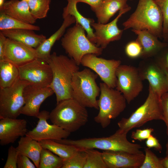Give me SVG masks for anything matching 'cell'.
Wrapping results in <instances>:
<instances>
[{
    "mask_svg": "<svg viewBox=\"0 0 168 168\" xmlns=\"http://www.w3.org/2000/svg\"><path fill=\"white\" fill-rule=\"evenodd\" d=\"M122 25L124 30H146L159 38L163 37V15L154 0H139L136 9Z\"/></svg>",
    "mask_w": 168,
    "mask_h": 168,
    "instance_id": "6da1fadb",
    "label": "cell"
},
{
    "mask_svg": "<svg viewBox=\"0 0 168 168\" xmlns=\"http://www.w3.org/2000/svg\"><path fill=\"white\" fill-rule=\"evenodd\" d=\"M47 62L51 69L53 79L50 87L55 94L56 104L62 100L72 98L71 82L73 74L79 68L72 58L54 52Z\"/></svg>",
    "mask_w": 168,
    "mask_h": 168,
    "instance_id": "7a4b0ae2",
    "label": "cell"
},
{
    "mask_svg": "<svg viewBox=\"0 0 168 168\" xmlns=\"http://www.w3.org/2000/svg\"><path fill=\"white\" fill-rule=\"evenodd\" d=\"M127 134V133L121 132L118 129L114 134L107 137L89 138L76 140L64 138L54 141L84 150L96 149L135 154L143 153L140 150L142 148L140 145L128 141Z\"/></svg>",
    "mask_w": 168,
    "mask_h": 168,
    "instance_id": "3957f363",
    "label": "cell"
},
{
    "mask_svg": "<svg viewBox=\"0 0 168 168\" xmlns=\"http://www.w3.org/2000/svg\"><path fill=\"white\" fill-rule=\"evenodd\" d=\"M86 107L73 98L61 101L50 113L51 123L71 133L83 126L88 121Z\"/></svg>",
    "mask_w": 168,
    "mask_h": 168,
    "instance_id": "277c9868",
    "label": "cell"
},
{
    "mask_svg": "<svg viewBox=\"0 0 168 168\" xmlns=\"http://www.w3.org/2000/svg\"><path fill=\"white\" fill-rule=\"evenodd\" d=\"M154 120L164 121L161 99L149 86L148 94L144 102L128 118H123L118 122V129L128 133L132 129Z\"/></svg>",
    "mask_w": 168,
    "mask_h": 168,
    "instance_id": "5b68a950",
    "label": "cell"
},
{
    "mask_svg": "<svg viewBox=\"0 0 168 168\" xmlns=\"http://www.w3.org/2000/svg\"><path fill=\"white\" fill-rule=\"evenodd\" d=\"M61 41L66 53L78 65L81 64V59L85 55L92 54L98 56L102 54L103 49L88 39L85 29L77 22L67 30Z\"/></svg>",
    "mask_w": 168,
    "mask_h": 168,
    "instance_id": "8992f818",
    "label": "cell"
},
{
    "mask_svg": "<svg viewBox=\"0 0 168 168\" xmlns=\"http://www.w3.org/2000/svg\"><path fill=\"white\" fill-rule=\"evenodd\" d=\"M98 76L89 68L79 71L73 75L71 87L73 99L86 108L98 110L97 98L100 88L96 82Z\"/></svg>",
    "mask_w": 168,
    "mask_h": 168,
    "instance_id": "52a82bcc",
    "label": "cell"
},
{
    "mask_svg": "<svg viewBox=\"0 0 168 168\" xmlns=\"http://www.w3.org/2000/svg\"><path fill=\"white\" fill-rule=\"evenodd\" d=\"M99 85V112L94 120L105 128L110 124L111 120L116 118L124 110L127 101L122 94L116 89L104 82L100 83Z\"/></svg>",
    "mask_w": 168,
    "mask_h": 168,
    "instance_id": "ba28073f",
    "label": "cell"
},
{
    "mask_svg": "<svg viewBox=\"0 0 168 168\" xmlns=\"http://www.w3.org/2000/svg\"><path fill=\"white\" fill-rule=\"evenodd\" d=\"M30 84L19 78L11 86L0 88V119H16L25 104L24 88Z\"/></svg>",
    "mask_w": 168,
    "mask_h": 168,
    "instance_id": "9c48e42d",
    "label": "cell"
},
{
    "mask_svg": "<svg viewBox=\"0 0 168 168\" xmlns=\"http://www.w3.org/2000/svg\"><path fill=\"white\" fill-rule=\"evenodd\" d=\"M117 77L116 89L123 95L129 104L137 97L143 88L142 80L138 68L120 64L116 72Z\"/></svg>",
    "mask_w": 168,
    "mask_h": 168,
    "instance_id": "30bf717a",
    "label": "cell"
},
{
    "mask_svg": "<svg viewBox=\"0 0 168 168\" xmlns=\"http://www.w3.org/2000/svg\"><path fill=\"white\" fill-rule=\"evenodd\" d=\"M121 63L120 60L107 59L98 57L92 54L85 55L81 61V64L93 70L103 82L114 88L116 87L117 81L116 72Z\"/></svg>",
    "mask_w": 168,
    "mask_h": 168,
    "instance_id": "8fae6325",
    "label": "cell"
},
{
    "mask_svg": "<svg viewBox=\"0 0 168 168\" xmlns=\"http://www.w3.org/2000/svg\"><path fill=\"white\" fill-rule=\"evenodd\" d=\"M18 68L20 79L32 85L50 86L53 79V73L47 62L37 58Z\"/></svg>",
    "mask_w": 168,
    "mask_h": 168,
    "instance_id": "7c38bea8",
    "label": "cell"
},
{
    "mask_svg": "<svg viewBox=\"0 0 168 168\" xmlns=\"http://www.w3.org/2000/svg\"><path fill=\"white\" fill-rule=\"evenodd\" d=\"M50 113L45 110L40 112L36 117L39 120L36 126L28 131L26 135L38 141L46 140H59L67 138L71 133L54 124H49Z\"/></svg>",
    "mask_w": 168,
    "mask_h": 168,
    "instance_id": "4fadbf2b",
    "label": "cell"
},
{
    "mask_svg": "<svg viewBox=\"0 0 168 168\" xmlns=\"http://www.w3.org/2000/svg\"><path fill=\"white\" fill-rule=\"evenodd\" d=\"M131 9L130 7L120 11L117 16L109 23L102 24L94 22L91 24L95 31L94 33L96 38L95 45L97 47L104 49L111 42L121 39L124 30L119 28L117 25L118 21L123 15Z\"/></svg>",
    "mask_w": 168,
    "mask_h": 168,
    "instance_id": "5bb4252c",
    "label": "cell"
},
{
    "mask_svg": "<svg viewBox=\"0 0 168 168\" xmlns=\"http://www.w3.org/2000/svg\"><path fill=\"white\" fill-rule=\"evenodd\" d=\"M54 93L50 86L42 87L31 84L26 86L23 92L25 104L21 114L36 117L42 103Z\"/></svg>",
    "mask_w": 168,
    "mask_h": 168,
    "instance_id": "9a60e30c",
    "label": "cell"
},
{
    "mask_svg": "<svg viewBox=\"0 0 168 168\" xmlns=\"http://www.w3.org/2000/svg\"><path fill=\"white\" fill-rule=\"evenodd\" d=\"M138 68L142 80L148 81L149 86L161 99L168 91L166 74L155 61L142 63Z\"/></svg>",
    "mask_w": 168,
    "mask_h": 168,
    "instance_id": "2e32d148",
    "label": "cell"
},
{
    "mask_svg": "<svg viewBox=\"0 0 168 168\" xmlns=\"http://www.w3.org/2000/svg\"><path fill=\"white\" fill-rule=\"evenodd\" d=\"M37 58L38 57L35 48L7 38L4 50L3 59L10 61L19 67Z\"/></svg>",
    "mask_w": 168,
    "mask_h": 168,
    "instance_id": "e0dca14e",
    "label": "cell"
},
{
    "mask_svg": "<svg viewBox=\"0 0 168 168\" xmlns=\"http://www.w3.org/2000/svg\"><path fill=\"white\" fill-rule=\"evenodd\" d=\"M107 168H140L145 154H132L122 151H104L102 152Z\"/></svg>",
    "mask_w": 168,
    "mask_h": 168,
    "instance_id": "ac0fdd59",
    "label": "cell"
},
{
    "mask_svg": "<svg viewBox=\"0 0 168 168\" xmlns=\"http://www.w3.org/2000/svg\"><path fill=\"white\" fill-rule=\"evenodd\" d=\"M0 144L2 146L14 143L28 131L27 122L24 119H0Z\"/></svg>",
    "mask_w": 168,
    "mask_h": 168,
    "instance_id": "d6986e66",
    "label": "cell"
},
{
    "mask_svg": "<svg viewBox=\"0 0 168 168\" xmlns=\"http://www.w3.org/2000/svg\"><path fill=\"white\" fill-rule=\"evenodd\" d=\"M131 30L137 35L136 40L142 47L141 58L146 59L155 57L168 46V43L161 41L158 37L147 30Z\"/></svg>",
    "mask_w": 168,
    "mask_h": 168,
    "instance_id": "ffe728a7",
    "label": "cell"
},
{
    "mask_svg": "<svg viewBox=\"0 0 168 168\" xmlns=\"http://www.w3.org/2000/svg\"><path fill=\"white\" fill-rule=\"evenodd\" d=\"M0 12L23 22L33 24L36 21L31 14L28 2L10 0L0 7Z\"/></svg>",
    "mask_w": 168,
    "mask_h": 168,
    "instance_id": "44dd1931",
    "label": "cell"
},
{
    "mask_svg": "<svg viewBox=\"0 0 168 168\" xmlns=\"http://www.w3.org/2000/svg\"><path fill=\"white\" fill-rule=\"evenodd\" d=\"M63 17V21L60 28L35 48L38 58L47 62L51 55V49L55 42L63 35L69 26L76 22L74 17L70 15H67Z\"/></svg>",
    "mask_w": 168,
    "mask_h": 168,
    "instance_id": "7402d4cb",
    "label": "cell"
},
{
    "mask_svg": "<svg viewBox=\"0 0 168 168\" xmlns=\"http://www.w3.org/2000/svg\"><path fill=\"white\" fill-rule=\"evenodd\" d=\"M34 30L25 29L6 30L0 31L7 38L36 48L46 39L45 36L38 35Z\"/></svg>",
    "mask_w": 168,
    "mask_h": 168,
    "instance_id": "603a6c76",
    "label": "cell"
},
{
    "mask_svg": "<svg viewBox=\"0 0 168 168\" xmlns=\"http://www.w3.org/2000/svg\"><path fill=\"white\" fill-rule=\"evenodd\" d=\"M127 2V0H103L92 11L95 13L98 22L108 23L117 12L130 7Z\"/></svg>",
    "mask_w": 168,
    "mask_h": 168,
    "instance_id": "cb8c5ba5",
    "label": "cell"
},
{
    "mask_svg": "<svg viewBox=\"0 0 168 168\" xmlns=\"http://www.w3.org/2000/svg\"><path fill=\"white\" fill-rule=\"evenodd\" d=\"M42 148L39 141L27 135L21 137L16 147L19 154L29 158L37 168H39Z\"/></svg>",
    "mask_w": 168,
    "mask_h": 168,
    "instance_id": "d4e9b609",
    "label": "cell"
},
{
    "mask_svg": "<svg viewBox=\"0 0 168 168\" xmlns=\"http://www.w3.org/2000/svg\"><path fill=\"white\" fill-rule=\"evenodd\" d=\"M68 4L63 9L62 16L68 15L73 16L76 22L80 24L86 32V36L88 39L95 44L96 38L91 28V24L94 22V20L91 18H87L82 15L77 8V3L74 0H67Z\"/></svg>",
    "mask_w": 168,
    "mask_h": 168,
    "instance_id": "484cf974",
    "label": "cell"
},
{
    "mask_svg": "<svg viewBox=\"0 0 168 168\" xmlns=\"http://www.w3.org/2000/svg\"><path fill=\"white\" fill-rule=\"evenodd\" d=\"M19 78L18 67L7 60H0V88L11 86Z\"/></svg>",
    "mask_w": 168,
    "mask_h": 168,
    "instance_id": "4316f807",
    "label": "cell"
},
{
    "mask_svg": "<svg viewBox=\"0 0 168 168\" xmlns=\"http://www.w3.org/2000/svg\"><path fill=\"white\" fill-rule=\"evenodd\" d=\"M39 142L43 148L49 150L63 161L70 158L79 149L72 145L60 143L52 140L46 139Z\"/></svg>",
    "mask_w": 168,
    "mask_h": 168,
    "instance_id": "83f0119b",
    "label": "cell"
},
{
    "mask_svg": "<svg viewBox=\"0 0 168 168\" xmlns=\"http://www.w3.org/2000/svg\"><path fill=\"white\" fill-rule=\"evenodd\" d=\"M16 29H25L39 31L40 28L39 26L22 22L0 12V31Z\"/></svg>",
    "mask_w": 168,
    "mask_h": 168,
    "instance_id": "f1b7e54d",
    "label": "cell"
},
{
    "mask_svg": "<svg viewBox=\"0 0 168 168\" xmlns=\"http://www.w3.org/2000/svg\"><path fill=\"white\" fill-rule=\"evenodd\" d=\"M55 154L49 150L42 148L39 168H62L63 160Z\"/></svg>",
    "mask_w": 168,
    "mask_h": 168,
    "instance_id": "f546056e",
    "label": "cell"
},
{
    "mask_svg": "<svg viewBox=\"0 0 168 168\" xmlns=\"http://www.w3.org/2000/svg\"><path fill=\"white\" fill-rule=\"evenodd\" d=\"M51 0H29L27 2L30 12L37 20L45 18L49 9Z\"/></svg>",
    "mask_w": 168,
    "mask_h": 168,
    "instance_id": "4dcf8cb0",
    "label": "cell"
},
{
    "mask_svg": "<svg viewBox=\"0 0 168 168\" xmlns=\"http://www.w3.org/2000/svg\"><path fill=\"white\" fill-rule=\"evenodd\" d=\"M87 157L84 168H107L102 152L94 149L85 150Z\"/></svg>",
    "mask_w": 168,
    "mask_h": 168,
    "instance_id": "1f68e13d",
    "label": "cell"
},
{
    "mask_svg": "<svg viewBox=\"0 0 168 168\" xmlns=\"http://www.w3.org/2000/svg\"><path fill=\"white\" fill-rule=\"evenodd\" d=\"M86 157V150L79 149L71 157L63 161L62 168H84Z\"/></svg>",
    "mask_w": 168,
    "mask_h": 168,
    "instance_id": "d6a6232c",
    "label": "cell"
},
{
    "mask_svg": "<svg viewBox=\"0 0 168 168\" xmlns=\"http://www.w3.org/2000/svg\"><path fill=\"white\" fill-rule=\"evenodd\" d=\"M145 157L140 168H164L161 159L156 156L148 148L144 150Z\"/></svg>",
    "mask_w": 168,
    "mask_h": 168,
    "instance_id": "836d02e7",
    "label": "cell"
},
{
    "mask_svg": "<svg viewBox=\"0 0 168 168\" xmlns=\"http://www.w3.org/2000/svg\"><path fill=\"white\" fill-rule=\"evenodd\" d=\"M125 50L128 57L134 58L140 57L142 49L139 43L136 40L128 42L125 46Z\"/></svg>",
    "mask_w": 168,
    "mask_h": 168,
    "instance_id": "e575fe53",
    "label": "cell"
},
{
    "mask_svg": "<svg viewBox=\"0 0 168 168\" xmlns=\"http://www.w3.org/2000/svg\"><path fill=\"white\" fill-rule=\"evenodd\" d=\"M155 57L156 63L166 74L168 73V46L162 49Z\"/></svg>",
    "mask_w": 168,
    "mask_h": 168,
    "instance_id": "d590c367",
    "label": "cell"
},
{
    "mask_svg": "<svg viewBox=\"0 0 168 168\" xmlns=\"http://www.w3.org/2000/svg\"><path fill=\"white\" fill-rule=\"evenodd\" d=\"M154 0L160 8L163 15L164 35L168 32V0Z\"/></svg>",
    "mask_w": 168,
    "mask_h": 168,
    "instance_id": "8d00e7d4",
    "label": "cell"
},
{
    "mask_svg": "<svg viewBox=\"0 0 168 168\" xmlns=\"http://www.w3.org/2000/svg\"><path fill=\"white\" fill-rule=\"evenodd\" d=\"M19 153L16 148L12 146L9 148L8 156L4 168H17V159Z\"/></svg>",
    "mask_w": 168,
    "mask_h": 168,
    "instance_id": "74e56055",
    "label": "cell"
},
{
    "mask_svg": "<svg viewBox=\"0 0 168 168\" xmlns=\"http://www.w3.org/2000/svg\"><path fill=\"white\" fill-rule=\"evenodd\" d=\"M154 131V129L152 128L138 129L132 132L131 138L134 140L142 141L147 139Z\"/></svg>",
    "mask_w": 168,
    "mask_h": 168,
    "instance_id": "f35d334b",
    "label": "cell"
},
{
    "mask_svg": "<svg viewBox=\"0 0 168 168\" xmlns=\"http://www.w3.org/2000/svg\"><path fill=\"white\" fill-rule=\"evenodd\" d=\"M161 102L164 121L166 126V132L168 137V93L163 94L161 97Z\"/></svg>",
    "mask_w": 168,
    "mask_h": 168,
    "instance_id": "ab89813d",
    "label": "cell"
},
{
    "mask_svg": "<svg viewBox=\"0 0 168 168\" xmlns=\"http://www.w3.org/2000/svg\"><path fill=\"white\" fill-rule=\"evenodd\" d=\"M29 158L25 155L19 154L17 159V168H35L34 164L30 160Z\"/></svg>",
    "mask_w": 168,
    "mask_h": 168,
    "instance_id": "60d3db41",
    "label": "cell"
},
{
    "mask_svg": "<svg viewBox=\"0 0 168 168\" xmlns=\"http://www.w3.org/2000/svg\"><path fill=\"white\" fill-rule=\"evenodd\" d=\"M147 147L149 148H153L156 150L161 151L162 147L158 140L152 134L146 139L145 142Z\"/></svg>",
    "mask_w": 168,
    "mask_h": 168,
    "instance_id": "b9f144b4",
    "label": "cell"
},
{
    "mask_svg": "<svg viewBox=\"0 0 168 168\" xmlns=\"http://www.w3.org/2000/svg\"><path fill=\"white\" fill-rule=\"evenodd\" d=\"M77 3L84 2L89 5L93 11L97 8L103 0H74Z\"/></svg>",
    "mask_w": 168,
    "mask_h": 168,
    "instance_id": "7bdbcfd3",
    "label": "cell"
},
{
    "mask_svg": "<svg viewBox=\"0 0 168 168\" xmlns=\"http://www.w3.org/2000/svg\"><path fill=\"white\" fill-rule=\"evenodd\" d=\"M7 38L0 31V60L3 59L4 50Z\"/></svg>",
    "mask_w": 168,
    "mask_h": 168,
    "instance_id": "ee69618b",
    "label": "cell"
},
{
    "mask_svg": "<svg viewBox=\"0 0 168 168\" xmlns=\"http://www.w3.org/2000/svg\"><path fill=\"white\" fill-rule=\"evenodd\" d=\"M161 160L164 168H168V156H166L164 158L161 159Z\"/></svg>",
    "mask_w": 168,
    "mask_h": 168,
    "instance_id": "f6af8a7d",
    "label": "cell"
},
{
    "mask_svg": "<svg viewBox=\"0 0 168 168\" xmlns=\"http://www.w3.org/2000/svg\"><path fill=\"white\" fill-rule=\"evenodd\" d=\"M164 41L168 44V32L163 35Z\"/></svg>",
    "mask_w": 168,
    "mask_h": 168,
    "instance_id": "bcb514c9",
    "label": "cell"
},
{
    "mask_svg": "<svg viewBox=\"0 0 168 168\" xmlns=\"http://www.w3.org/2000/svg\"><path fill=\"white\" fill-rule=\"evenodd\" d=\"M166 155L168 156V139L166 144Z\"/></svg>",
    "mask_w": 168,
    "mask_h": 168,
    "instance_id": "7dc6e473",
    "label": "cell"
},
{
    "mask_svg": "<svg viewBox=\"0 0 168 168\" xmlns=\"http://www.w3.org/2000/svg\"><path fill=\"white\" fill-rule=\"evenodd\" d=\"M4 2V0H0V7L2 6Z\"/></svg>",
    "mask_w": 168,
    "mask_h": 168,
    "instance_id": "c3c4849f",
    "label": "cell"
},
{
    "mask_svg": "<svg viewBox=\"0 0 168 168\" xmlns=\"http://www.w3.org/2000/svg\"><path fill=\"white\" fill-rule=\"evenodd\" d=\"M166 75L167 76V81H168V73H167ZM167 93H168V91Z\"/></svg>",
    "mask_w": 168,
    "mask_h": 168,
    "instance_id": "681fc988",
    "label": "cell"
},
{
    "mask_svg": "<svg viewBox=\"0 0 168 168\" xmlns=\"http://www.w3.org/2000/svg\"><path fill=\"white\" fill-rule=\"evenodd\" d=\"M21 0L24 1L26 2H28L29 1V0Z\"/></svg>",
    "mask_w": 168,
    "mask_h": 168,
    "instance_id": "f907efd6",
    "label": "cell"
},
{
    "mask_svg": "<svg viewBox=\"0 0 168 168\" xmlns=\"http://www.w3.org/2000/svg\"><path fill=\"white\" fill-rule=\"evenodd\" d=\"M131 0V1H132V0Z\"/></svg>",
    "mask_w": 168,
    "mask_h": 168,
    "instance_id": "816d5d0a",
    "label": "cell"
}]
</instances>
